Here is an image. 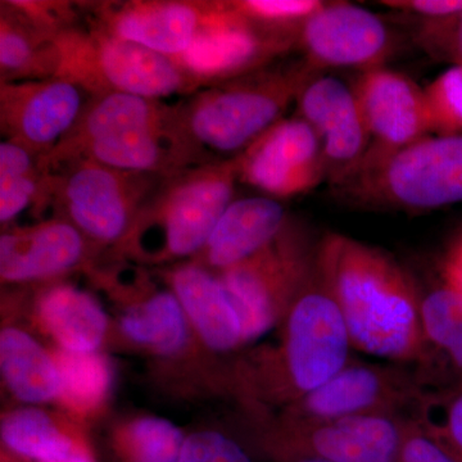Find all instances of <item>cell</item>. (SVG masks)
<instances>
[{
	"label": "cell",
	"instance_id": "obj_1",
	"mask_svg": "<svg viewBox=\"0 0 462 462\" xmlns=\"http://www.w3.org/2000/svg\"><path fill=\"white\" fill-rule=\"evenodd\" d=\"M316 273L338 306L352 348L419 370L427 366L422 294L396 258L345 234L328 233L319 240Z\"/></svg>",
	"mask_w": 462,
	"mask_h": 462
},
{
	"label": "cell",
	"instance_id": "obj_2",
	"mask_svg": "<svg viewBox=\"0 0 462 462\" xmlns=\"http://www.w3.org/2000/svg\"><path fill=\"white\" fill-rule=\"evenodd\" d=\"M305 60L270 65L209 85L173 106L171 135L180 170L230 160L284 118L320 74Z\"/></svg>",
	"mask_w": 462,
	"mask_h": 462
},
{
	"label": "cell",
	"instance_id": "obj_3",
	"mask_svg": "<svg viewBox=\"0 0 462 462\" xmlns=\"http://www.w3.org/2000/svg\"><path fill=\"white\" fill-rule=\"evenodd\" d=\"M281 345L243 372L252 398L284 407L314 392L351 360L346 322L318 273L282 319Z\"/></svg>",
	"mask_w": 462,
	"mask_h": 462
},
{
	"label": "cell",
	"instance_id": "obj_4",
	"mask_svg": "<svg viewBox=\"0 0 462 462\" xmlns=\"http://www.w3.org/2000/svg\"><path fill=\"white\" fill-rule=\"evenodd\" d=\"M238 179L236 157L167 176L142 207L118 252L139 263H181L205 248Z\"/></svg>",
	"mask_w": 462,
	"mask_h": 462
},
{
	"label": "cell",
	"instance_id": "obj_5",
	"mask_svg": "<svg viewBox=\"0 0 462 462\" xmlns=\"http://www.w3.org/2000/svg\"><path fill=\"white\" fill-rule=\"evenodd\" d=\"M53 47L54 78L80 85L91 97L125 93L163 100L202 89L171 58L90 25L58 33Z\"/></svg>",
	"mask_w": 462,
	"mask_h": 462
},
{
	"label": "cell",
	"instance_id": "obj_6",
	"mask_svg": "<svg viewBox=\"0 0 462 462\" xmlns=\"http://www.w3.org/2000/svg\"><path fill=\"white\" fill-rule=\"evenodd\" d=\"M165 176L79 160L47 171V203L93 247H117Z\"/></svg>",
	"mask_w": 462,
	"mask_h": 462
},
{
	"label": "cell",
	"instance_id": "obj_7",
	"mask_svg": "<svg viewBox=\"0 0 462 462\" xmlns=\"http://www.w3.org/2000/svg\"><path fill=\"white\" fill-rule=\"evenodd\" d=\"M364 206L431 211L462 202V134L425 136L336 188Z\"/></svg>",
	"mask_w": 462,
	"mask_h": 462
},
{
	"label": "cell",
	"instance_id": "obj_8",
	"mask_svg": "<svg viewBox=\"0 0 462 462\" xmlns=\"http://www.w3.org/2000/svg\"><path fill=\"white\" fill-rule=\"evenodd\" d=\"M318 245L291 218L270 245L218 273L238 314L245 343L281 325L314 276Z\"/></svg>",
	"mask_w": 462,
	"mask_h": 462
},
{
	"label": "cell",
	"instance_id": "obj_9",
	"mask_svg": "<svg viewBox=\"0 0 462 462\" xmlns=\"http://www.w3.org/2000/svg\"><path fill=\"white\" fill-rule=\"evenodd\" d=\"M428 392L416 367L351 357L320 387L284 407L279 420L312 422L367 415L415 419Z\"/></svg>",
	"mask_w": 462,
	"mask_h": 462
},
{
	"label": "cell",
	"instance_id": "obj_10",
	"mask_svg": "<svg viewBox=\"0 0 462 462\" xmlns=\"http://www.w3.org/2000/svg\"><path fill=\"white\" fill-rule=\"evenodd\" d=\"M293 48H297L296 39L254 25L230 2H215L189 50L172 60L206 88L273 65Z\"/></svg>",
	"mask_w": 462,
	"mask_h": 462
},
{
	"label": "cell",
	"instance_id": "obj_11",
	"mask_svg": "<svg viewBox=\"0 0 462 462\" xmlns=\"http://www.w3.org/2000/svg\"><path fill=\"white\" fill-rule=\"evenodd\" d=\"M352 89L363 112L369 148L349 178L369 171L431 133L424 89L406 75L384 66L367 69L360 72Z\"/></svg>",
	"mask_w": 462,
	"mask_h": 462
},
{
	"label": "cell",
	"instance_id": "obj_12",
	"mask_svg": "<svg viewBox=\"0 0 462 462\" xmlns=\"http://www.w3.org/2000/svg\"><path fill=\"white\" fill-rule=\"evenodd\" d=\"M236 160L239 181L275 199L300 196L327 180L320 138L300 116L282 118Z\"/></svg>",
	"mask_w": 462,
	"mask_h": 462
},
{
	"label": "cell",
	"instance_id": "obj_13",
	"mask_svg": "<svg viewBox=\"0 0 462 462\" xmlns=\"http://www.w3.org/2000/svg\"><path fill=\"white\" fill-rule=\"evenodd\" d=\"M90 98L80 85L62 78L0 83L3 141L44 160L71 132Z\"/></svg>",
	"mask_w": 462,
	"mask_h": 462
},
{
	"label": "cell",
	"instance_id": "obj_14",
	"mask_svg": "<svg viewBox=\"0 0 462 462\" xmlns=\"http://www.w3.org/2000/svg\"><path fill=\"white\" fill-rule=\"evenodd\" d=\"M297 48L318 71L364 72L384 66L393 51V38L373 12L348 2H325L300 29Z\"/></svg>",
	"mask_w": 462,
	"mask_h": 462
},
{
	"label": "cell",
	"instance_id": "obj_15",
	"mask_svg": "<svg viewBox=\"0 0 462 462\" xmlns=\"http://www.w3.org/2000/svg\"><path fill=\"white\" fill-rule=\"evenodd\" d=\"M406 420L387 415L312 422L279 420L273 438L296 461L397 462Z\"/></svg>",
	"mask_w": 462,
	"mask_h": 462
},
{
	"label": "cell",
	"instance_id": "obj_16",
	"mask_svg": "<svg viewBox=\"0 0 462 462\" xmlns=\"http://www.w3.org/2000/svg\"><path fill=\"white\" fill-rule=\"evenodd\" d=\"M214 5L193 0H130L87 7L90 26L175 60L189 50Z\"/></svg>",
	"mask_w": 462,
	"mask_h": 462
},
{
	"label": "cell",
	"instance_id": "obj_17",
	"mask_svg": "<svg viewBox=\"0 0 462 462\" xmlns=\"http://www.w3.org/2000/svg\"><path fill=\"white\" fill-rule=\"evenodd\" d=\"M298 115L318 134L327 180L336 189L363 162L369 134L352 87L333 76L315 75L297 98Z\"/></svg>",
	"mask_w": 462,
	"mask_h": 462
},
{
	"label": "cell",
	"instance_id": "obj_18",
	"mask_svg": "<svg viewBox=\"0 0 462 462\" xmlns=\"http://www.w3.org/2000/svg\"><path fill=\"white\" fill-rule=\"evenodd\" d=\"M93 245L65 218L3 230L0 278L3 284H25L56 279L89 263Z\"/></svg>",
	"mask_w": 462,
	"mask_h": 462
},
{
	"label": "cell",
	"instance_id": "obj_19",
	"mask_svg": "<svg viewBox=\"0 0 462 462\" xmlns=\"http://www.w3.org/2000/svg\"><path fill=\"white\" fill-rule=\"evenodd\" d=\"M172 120L173 106L163 100L125 93L91 97L71 132L41 161V166L50 171L69 162L85 145L117 134L170 132Z\"/></svg>",
	"mask_w": 462,
	"mask_h": 462
},
{
	"label": "cell",
	"instance_id": "obj_20",
	"mask_svg": "<svg viewBox=\"0 0 462 462\" xmlns=\"http://www.w3.org/2000/svg\"><path fill=\"white\" fill-rule=\"evenodd\" d=\"M289 220L279 199L267 196L234 199L193 263L223 273L270 245Z\"/></svg>",
	"mask_w": 462,
	"mask_h": 462
},
{
	"label": "cell",
	"instance_id": "obj_21",
	"mask_svg": "<svg viewBox=\"0 0 462 462\" xmlns=\"http://www.w3.org/2000/svg\"><path fill=\"white\" fill-rule=\"evenodd\" d=\"M166 278L207 348L230 354L245 345L238 314L218 275L191 261L175 264Z\"/></svg>",
	"mask_w": 462,
	"mask_h": 462
},
{
	"label": "cell",
	"instance_id": "obj_22",
	"mask_svg": "<svg viewBox=\"0 0 462 462\" xmlns=\"http://www.w3.org/2000/svg\"><path fill=\"white\" fill-rule=\"evenodd\" d=\"M35 312L45 333L65 351L97 352L107 334V315L98 300L67 282L42 289Z\"/></svg>",
	"mask_w": 462,
	"mask_h": 462
},
{
	"label": "cell",
	"instance_id": "obj_23",
	"mask_svg": "<svg viewBox=\"0 0 462 462\" xmlns=\"http://www.w3.org/2000/svg\"><path fill=\"white\" fill-rule=\"evenodd\" d=\"M0 372L5 387L21 402L47 403L60 396L53 355L20 328L0 333Z\"/></svg>",
	"mask_w": 462,
	"mask_h": 462
},
{
	"label": "cell",
	"instance_id": "obj_24",
	"mask_svg": "<svg viewBox=\"0 0 462 462\" xmlns=\"http://www.w3.org/2000/svg\"><path fill=\"white\" fill-rule=\"evenodd\" d=\"M188 321L171 289H160L127 307L120 319V329L134 345L160 356H173L187 346Z\"/></svg>",
	"mask_w": 462,
	"mask_h": 462
},
{
	"label": "cell",
	"instance_id": "obj_25",
	"mask_svg": "<svg viewBox=\"0 0 462 462\" xmlns=\"http://www.w3.org/2000/svg\"><path fill=\"white\" fill-rule=\"evenodd\" d=\"M79 160L165 178L181 171L171 132H129L99 139L81 148L69 162Z\"/></svg>",
	"mask_w": 462,
	"mask_h": 462
},
{
	"label": "cell",
	"instance_id": "obj_26",
	"mask_svg": "<svg viewBox=\"0 0 462 462\" xmlns=\"http://www.w3.org/2000/svg\"><path fill=\"white\" fill-rule=\"evenodd\" d=\"M56 66L53 41L0 5V83L54 78Z\"/></svg>",
	"mask_w": 462,
	"mask_h": 462
},
{
	"label": "cell",
	"instance_id": "obj_27",
	"mask_svg": "<svg viewBox=\"0 0 462 462\" xmlns=\"http://www.w3.org/2000/svg\"><path fill=\"white\" fill-rule=\"evenodd\" d=\"M32 207L48 208L47 171L41 160L16 143H0V223H12Z\"/></svg>",
	"mask_w": 462,
	"mask_h": 462
},
{
	"label": "cell",
	"instance_id": "obj_28",
	"mask_svg": "<svg viewBox=\"0 0 462 462\" xmlns=\"http://www.w3.org/2000/svg\"><path fill=\"white\" fill-rule=\"evenodd\" d=\"M60 373L58 401L78 415L96 411L107 401L114 370L106 356L97 352H53Z\"/></svg>",
	"mask_w": 462,
	"mask_h": 462
},
{
	"label": "cell",
	"instance_id": "obj_29",
	"mask_svg": "<svg viewBox=\"0 0 462 462\" xmlns=\"http://www.w3.org/2000/svg\"><path fill=\"white\" fill-rule=\"evenodd\" d=\"M2 439L12 451L39 462L63 457L76 443L44 410L23 407L2 419Z\"/></svg>",
	"mask_w": 462,
	"mask_h": 462
},
{
	"label": "cell",
	"instance_id": "obj_30",
	"mask_svg": "<svg viewBox=\"0 0 462 462\" xmlns=\"http://www.w3.org/2000/svg\"><path fill=\"white\" fill-rule=\"evenodd\" d=\"M421 318L430 346L428 365L434 355L442 356L457 374L456 385L462 384V297L442 282L422 294Z\"/></svg>",
	"mask_w": 462,
	"mask_h": 462
},
{
	"label": "cell",
	"instance_id": "obj_31",
	"mask_svg": "<svg viewBox=\"0 0 462 462\" xmlns=\"http://www.w3.org/2000/svg\"><path fill=\"white\" fill-rule=\"evenodd\" d=\"M184 436L171 421L144 416L123 431V446L130 462H179Z\"/></svg>",
	"mask_w": 462,
	"mask_h": 462
},
{
	"label": "cell",
	"instance_id": "obj_32",
	"mask_svg": "<svg viewBox=\"0 0 462 462\" xmlns=\"http://www.w3.org/2000/svg\"><path fill=\"white\" fill-rule=\"evenodd\" d=\"M416 420L455 460L462 462V384L428 392Z\"/></svg>",
	"mask_w": 462,
	"mask_h": 462
},
{
	"label": "cell",
	"instance_id": "obj_33",
	"mask_svg": "<svg viewBox=\"0 0 462 462\" xmlns=\"http://www.w3.org/2000/svg\"><path fill=\"white\" fill-rule=\"evenodd\" d=\"M234 9L267 32L298 39L307 20L324 5L320 0H233Z\"/></svg>",
	"mask_w": 462,
	"mask_h": 462
},
{
	"label": "cell",
	"instance_id": "obj_34",
	"mask_svg": "<svg viewBox=\"0 0 462 462\" xmlns=\"http://www.w3.org/2000/svg\"><path fill=\"white\" fill-rule=\"evenodd\" d=\"M431 133L462 134V66H451L424 88Z\"/></svg>",
	"mask_w": 462,
	"mask_h": 462
},
{
	"label": "cell",
	"instance_id": "obj_35",
	"mask_svg": "<svg viewBox=\"0 0 462 462\" xmlns=\"http://www.w3.org/2000/svg\"><path fill=\"white\" fill-rule=\"evenodd\" d=\"M2 5L26 25L51 41L58 33L78 26V9L81 7L69 2L50 0H8L2 2Z\"/></svg>",
	"mask_w": 462,
	"mask_h": 462
},
{
	"label": "cell",
	"instance_id": "obj_36",
	"mask_svg": "<svg viewBox=\"0 0 462 462\" xmlns=\"http://www.w3.org/2000/svg\"><path fill=\"white\" fill-rule=\"evenodd\" d=\"M416 42L434 60L462 66V12L434 20H420Z\"/></svg>",
	"mask_w": 462,
	"mask_h": 462
},
{
	"label": "cell",
	"instance_id": "obj_37",
	"mask_svg": "<svg viewBox=\"0 0 462 462\" xmlns=\"http://www.w3.org/2000/svg\"><path fill=\"white\" fill-rule=\"evenodd\" d=\"M179 462H251L242 447L217 431H199L185 438Z\"/></svg>",
	"mask_w": 462,
	"mask_h": 462
},
{
	"label": "cell",
	"instance_id": "obj_38",
	"mask_svg": "<svg viewBox=\"0 0 462 462\" xmlns=\"http://www.w3.org/2000/svg\"><path fill=\"white\" fill-rule=\"evenodd\" d=\"M397 462H458L422 428L416 419H407Z\"/></svg>",
	"mask_w": 462,
	"mask_h": 462
},
{
	"label": "cell",
	"instance_id": "obj_39",
	"mask_svg": "<svg viewBox=\"0 0 462 462\" xmlns=\"http://www.w3.org/2000/svg\"><path fill=\"white\" fill-rule=\"evenodd\" d=\"M379 5L420 18L434 20L462 12V0H384Z\"/></svg>",
	"mask_w": 462,
	"mask_h": 462
},
{
	"label": "cell",
	"instance_id": "obj_40",
	"mask_svg": "<svg viewBox=\"0 0 462 462\" xmlns=\"http://www.w3.org/2000/svg\"><path fill=\"white\" fill-rule=\"evenodd\" d=\"M443 284L462 297V236L447 252L440 264Z\"/></svg>",
	"mask_w": 462,
	"mask_h": 462
},
{
	"label": "cell",
	"instance_id": "obj_41",
	"mask_svg": "<svg viewBox=\"0 0 462 462\" xmlns=\"http://www.w3.org/2000/svg\"><path fill=\"white\" fill-rule=\"evenodd\" d=\"M50 462H93V460H91L90 456L83 448L76 445L74 449L63 456V457Z\"/></svg>",
	"mask_w": 462,
	"mask_h": 462
},
{
	"label": "cell",
	"instance_id": "obj_42",
	"mask_svg": "<svg viewBox=\"0 0 462 462\" xmlns=\"http://www.w3.org/2000/svg\"><path fill=\"white\" fill-rule=\"evenodd\" d=\"M294 462H330V461H325V460H315V458H306V460H298Z\"/></svg>",
	"mask_w": 462,
	"mask_h": 462
}]
</instances>
